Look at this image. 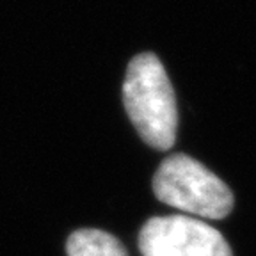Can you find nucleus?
<instances>
[{
	"label": "nucleus",
	"instance_id": "nucleus-1",
	"mask_svg": "<svg viewBox=\"0 0 256 256\" xmlns=\"http://www.w3.org/2000/svg\"><path fill=\"white\" fill-rule=\"evenodd\" d=\"M123 104L137 134L152 148L166 152L174 144L178 108L164 66L153 54H139L128 64Z\"/></svg>",
	"mask_w": 256,
	"mask_h": 256
},
{
	"label": "nucleus",
	"instance_id": "nucleus-2",
	"mask_svg": "<svg viewBox=\"0 0 256 256\" xmlns=\"http://www.w3.org/2000/svg\"><path fill=\"white\" fill-rule=\"evenodd\" d=\"M156 200L185 214L224 219L233 208L230 187L201 162L174 153L158 166L153 176Z\"/></svg>",
	"mask_w": 256,
	"mask_h": 256
},
{
	"label": "nucleus",
	"instance_id": "nucleus-3",
	"mask_svg": "<svg viewBox=\"0 0 256 256\" xmlns=\"http://www.w3.org/2000/svg\"><path fill=\"white\" fill-rule=\"evenodd\" d=\"M142 256H233L222 233L187 216L153 217L140 228Z\"/></svg>",
	"mask_w": 256,
	"mask_h": 256
},
{
	"label": "nucleus",
	"instance_id": "nucleus-4",
	"mask_svg": "<svg viewBox=\"0 0 256 256\" xmlns=\"http://www.w3.org/2000/svg\"><path fill=\"white\" fill-rule=\"evenodd\" d=\"M68 256H128L124 246L114 235L102 230H76L66 242Z\"/></svg>",
	"mask_w": 256,
	"mask_h": 256
}]
</instances>
